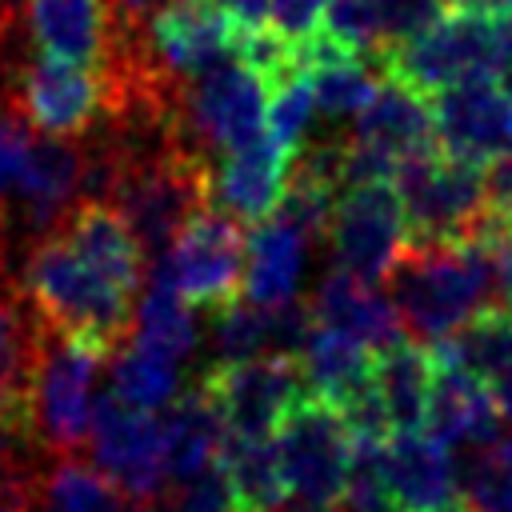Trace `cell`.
Returning a JSON list of instances; mask_svg holds the SVG:
<instances>
[{
  "label": "cell",
  "mask_w": 512,
  "mask_h": 512,
  "mask_svg": "<svg viewBox=\"0 0 512 512\" xmlns=\"http://www.w3.org/2000/svg\"><path fill=\"white\" fill-rule=\"evenodd\" d=\"M392 184L404 204L408 244L464 240L484 216V168L464 164L440 148L400 164Z\"/></svg>",
  "instance_id": "cell-7"
},
{
  "label": "cell",
  "mask_w": 512,
  "mask_h": 512,
  "mask_svg": "<svg viewBox=\"0 0 512 512\" xmlns=\"http://www.w3.org/2000/svg\"><path fill=\"white\" fill-rule=\"evenodd\" d=\"M160 436H164V468H168V480L176 484L220 460L224 424L200 384L172 404L168 420H160Z\"/></svg>",
  "instance_id": "cell-27"
},
{
  "label": "cell",
  "mask_w": 512,
  "mask_h": 512,
  "mask_svg": "<svg viewBox=\"0 0 512 512\" xmlns=\"http://www.w3.org/2000/svg\"><path fill=\"white\" fill-rule=\"evenodd\" d=\"M348 148H352V180H372V176L392 180L400 164L436 148L432 96L404 80L384 76L376 96L356 112Z\"/></svg>",
  "instance_id": "cell-11"
},
{
  "label": "cell",
  "mask_w": 512,
  "mask_h": 512,
  "mask_svg": "<svg viewBox=\"0 0 512 512\" xmlns=\"http://www.w3.org/2000/svg\"><path fill=\"white\" fill-rule=\"evenodd\" d=\"M428 352H432V388H428L424 428L436 440H444L448 448L488 444L500 432V424H504L500 412H496V404L488 400V392L460 364H452L436 348H428Z\"/></svg>",
  "instance_id": "cell-22"
},
{
  "label": "cell",
  "mask_w": 512,
  "mask_h": 512,
  "mask_svg": "<svg viewBox=\"0 0 512 512\" xmlns=\"http://www.w3.org/2000/svg\"><path fill=\"white\" fill-rule=\"evenodd\" d=\"M36 512H124V496L100 468L64 452L40 468Z\"/></svg>",
  "instance_id": "cell-30"
},
{
  "label": "cell",
  "mask_w": 512,
  "mask_h": 512,
  "mask_svg": "<svg viewBox=\"0 0 512 512\" xmlns=\"http://www.w3.org/2000/svg\"><path fill=\"white\" fill-rule=\"evenodd\" d=\"M80 176H84V144H76L68 136H48V140L32 144L28 168L12 192L20 224L32 240L40 232H48L76 204Z\"/></svg>",
  "instance_id": "cell-20"
},
{
  "label": "cell",
  "mask_w": 512,
  "mask_h": 512,
  "mask_svg": "<svg viewBox=\"0 0 512 512\" xmlns=\"http://www.w3.org/2000/svg\"><path fill=\"white\" fill-rule=\"evenodd\" d=\"M244 228L224 208H200L156 256V268L196 308H228L244 292Z\"/></svg>",
  "instance_id": "cell-8"
},
{
  "label": "cell",
  "mask_w": 512,
  "mask_h": 512,
  "mask_svg": "<svg viewBox=\"0 0 512 512\" xmlns=\"http://www.w3.org/2000/svg\"><path fill=\"white\" fill-rule=\"evenodd\" d=\"M468 500L480 512H512V436H492L472 448Z\"/></svg>",
  "instance_id": "cell-34"
},
{
  "label": "cell",
  "mask_w": 512,
  "mask_h": 512,
  "mask_svg": "<svg viewBox=\"0 0 512 512\" xmlns=\"http://www.w3.org/2000/svg\"><path fill=\"white\" fill-rule=\"evenodd\" d=\"M452 364H460L496 404L500 420L512 424V312L500 304L480 308L452 336L428 344Z\"/></svg>",
  "instance_id": "cell-21"
},
{
  "label": "cell",
  "mask_w": 512,
  "mask_h": 512,
  "mask_svg": "<svg viewBox=\"0 0 512 512\" xmlns=\"http://www.w3.org/2000/svg\"><path fill=\"white\" fill-rule=\"evenodd\" d=\"M284 176L288 152L268 132H260L256 140L224 152L212 168V204L232 212L240 224H256L268 212H276L284 196Z\"/></svg>",
  "instance_id": "cell-19"
},
{
  "label": "cell",
  "mask_w": 512,
  "mask_h": 512,
  "mask_svg": "<svg viewBox=\"0 0 512 512\" xmlns=\"http://www.w3.org/2000/svg\"><path fill=\"white\" fill-rule=\"evenodd\" d=\"M24 24L40 56L100 72L124 28L112 0H24Z\"/></svg>",
  "instance_id": "cell-16"
},
{
  "label": "cell",
  "mask_w": 512,
  "mask_h": 512,
  "mask_svg": "<svg viewBox=\"0 0 512 512\" xmlns=\"http://www.w3.org/2000/svg\"><path fill=\"white\" fill-rule=\"evenodd\" d=\"M508 56H512V12L456 8V12H440L416 36L388 44L376 56V64L384 76L404 80L432 96L460 80L500 76Z\"/></svg>",
  "instance_id": "cell-3"
},
{
  "label": "cell",
  "mask_w": 512,
  "mask_h": 512,
  "mask_svg": "<svg viewBox=\"0 0 512 512\" xmlns=\"http://www.w3.org/2000/svg\"><path fill=\"white\" fill-rule=\"evenodd\" d=\"M424 512H480V508H476L468 496L456 492V496H448V500H440V504H432V508H424Z\"/></svg>",
  "instance_id": "cell-40"
},
{
  "label": "cell",
  "mask_w": 512,
  "mask_h": 512,
  "mask_svg": "<svg viewBox=\"0 0 512 512\" xmlns=\"http://www.w3.org/2000/svg\"><path fill=\"white\" fill-rule=\"evenodd\" d=\"M180 360L156 352V348H144L136 340H124L116 348V360H112V396L128 408H140V412H156L164 404L176 400V388H180V372H176Z\"/></svg>",
  "instance_id": "cell-31"
},
{
  "label": "cell",
  "mask_w": 512,
  "mask_h": 512,
  "mask_svg": "<svg viewBox=\"0 0 512 512\" xmlns=\"http://www.w3.org/2000/svg\"><path fill=\"white\" fill-rule=\"evenodd\" d=\"M484 212L512 232V148L500 152L484 176Z\"/></svg>",
  "instance_id": "cell-38"
},
{
  "label": "cell",
  "mask_w": 512,
  "mask_h": 512,
  "mask_svg": "<svg viewBox=\"0 0 512 512\" xmlns=\"http://www.w3.org/2000/svg\"><path fill=\"white\" fill-rule=\"evenodd\" d=\"M200 388L212 400L224 436L232 440H268L280 428V420L292 412V404L308 396L304 368L288 352L216 360L200 376Z\"/></svg>",
  "instance_id": "cell-5"
},
{
  "label": "cell",
  "mask_w": 512,
  "mask_h": 512,
  "mask_svg": "<svg viewBox=\"0 0 512 512\" xmlns=\"http://www.w3.org/2000/svg\"><path fill=\"white\" fill-rule=\"evenodd\" d=\"M8 104L36 132L68 136V140L84 136L104 116V96H100L96 72L52 60V56H40V52L12 68Z\"/></svg>",
  "instance_id": "cell-13"
},
{
  "label": "cell",
  "mask_w": 512,
  "mask_h": 512,
  "mask_svg": "<svg viewBox=\"0 0 512 512\" xmlns=\"http://www.w3.org/2000/svg\"><path fill=\"white\" fill-rule=\"evenodd\" d=\"M220 468H224V476L232 484V496L244 512H272L276 504L288 500L272 436L268 440H232V436H224Z\"/></svg>",
  "instance_id": "cell-29"
},
{
  "label": "cell",
  "mask_w": 512,
  "mask_h": 512,
  "mask_svg": "<svg viewBox=\"0 0 512 512\" xmlns=\"http://www.w3.org/2000/svg\"><path fill=\"white\" fill-rule=\"evenodd\" d=\"M372 388L388 416L392 432L424 428L428 388H432V352L420 348L408 332L372 352Z\"/></svg>",
  "instance_id": "cell-25"
},
{
  "label": "cell",
  "mask_w": 512,
  "mask_h": 512,
  "mask_svg": "<svg viewBox=\"0 0 512 512\" xmlns=\"http://www.w3.org/2000/svg\"><path fill=\"white\" fill-rule=\"evenodd\" d=\"M44 320L12 288H0V436L32 444V384Z\"/></svg>",
  "instance_id": "cell-18"
},
{
  "label": "cell",
  "mask_w": 512,
  "mask_h": 512,
  "mask_svg": "<svg viewBox=\"0 0 512 512\" xmlns=\"http://www.w3.org/2000/svg\"><path fill=\"white\" fill-rule=\"evenodd\" d=\"M268 84L240 56L220 60L176 88L172 128L204 156H224L264 132Z\"/></svg>",
  "instance_id": "cell-4"
},
{
  "label": "cell",
  "mask_w": 512,
  "mask_h": 512,
  "mask_svg": "<svg viewBox=\"0 0 512 512\" xmlns=\"http://www.w3.org/2000/svg\"><path fill=\"white\" fill-rule=\"evenodd\" d=\"M508 312H512V296H508Z\"/></svg>",
  "instance_id": "cell-45"
},
{
  "label": "cell",
  "mask_w": 512,
  "mask_h": 512,
  "mask_svg": "<svg viewBox=\"0 0 512 512\" xmlns=\"http://www.w3.org/2000/svg\"><path fill=\"white\" fill-rule=\"evenodd\" d=\"M296 360L304 368L308 392L328 400L336 412L372 384V348H364L360 340H352L336 328H324V324H312Z\"/></svg>",
  "instance_id": "cell-26"
},
{
  "label": "cell",
  "mask_w": 512,
  "mask_h": 512,
  "mask_svg": "<svg viewBox=\"0 0 512 512\" xmlns=\"http://www.w3.org/2000/svg\"><path fill=\"white\" fill-rule=\"evenodd\" d=\"M144 40L164 72L188 80L240 52V24L220 0H168L144 24Z\"/></svg>",
  "instance_id": "cell-15"
},
{
  "label": "cell",
  "mask_w": 512,
  "mask_h": 512,
  "mask_svg": "<svg viewBox=\"0 0 512 512\" xmlns=\"http://www.w3.org/2000/svg\"><path fill=\"white\" fill-rule=\"evenodd\" d=\"M4 228H8V220H4V204H0V272H4Z\"/></svg>",
  "instance_id": "cell-44"
},
{
  "label": "cell",
  "mask_w": 512,
  "mask_h": 512,
  "mask_svg": "<svg viewBox=\"0 0 512 512\" xmlns=\"http://www.w3.org/2000/svg\"><path fill=\"white\" fill-rule=\"evenodd\" d=\"M128 340H136L144 348H156L172 360H184L196 344V324L188 316V300L176 292V284L160 268H152V280H148V288L136 304Z\"/></svg>",
  "instance_id": "cell-28"
},
{
  "label": "cell",
  "mask_w": 512,
  "mask_h": 512,
  "mask_svg": "<svg viewBox=\"0 0 512 512\" xmlns=\"http://www.w3.org/2000/svg\"><path fill=\"white\" fill-rule=\"evenodd\" d=\"M272 512H340V504H316V500H296V504H276Z\"/></svg>",
  "instance_id": "cell-41"
},
{
  "label": "cell",
  "mask_w": 512,
  "mask_h": 512,
  "mask_svg": "<svg viewBox=\"0 0 512 512\" xmlns=\"http://www.w3.org/2000/svg\"><path fill=\"white\" fill-rule=\"evenodd\" d=\"M32 132L36 128L4 100L0 104V204L16 192V184L28 168V156H32V144H36Z\"/></svg>",
  "instance_id": "cell-36"
},
{
  "label": "cell",
  "mask_w": 512,
  "mask_h": 512,
  "mask_svg": "<svg viewBox=\"0 0 512 512\" xmlns=\"http://www.w3.org/2000/svg\"><path fill=\"white\" fill-rule=\"evenodd\" d=\"M460 8H484V12H512V0H452Z\"/></svg>",
  "instance_id": "cell-42"
},
{
  "label": "cell",
  "mask_w": 512,
  "mask_h": 512,
  "mask_svg": "<svg viewBox=\"0 0 512 512\" xmlns=\"http://www.w3.org/2000/svg\"><path fill=\"white\" fill-rule=\"evenodd\" d=\"M304 244L308 236L280 212H268L264 220H256L244 244V300L264 308L292 300L304 268Z\"/></svg>",
  "instance_id": "cell-24"
},
{
  "label": "cell",
  "mask_w": 512,
  "mask_h": 512,
  "mask_svg": "<svg viewBox=\"0 0 512 512\" xmlns=\"http://www.w3.org/2000/svg\"><path fill=\"white\" fill-rule=\"evenodd\" d=\"M308 312H312V324L336 328V332L360 340L372 352L392 344L396 336H404L396 304L388 296H380L376 284H368V280H360V276H352L344 268H332L320 280Z\"/></svg>",
  "instance_id": "cell-23"
},
{
  "label": "cell",
  "mask_w": 512,
  "mask_h": 512,
  "mask_svg": "<svg viewBox=\"0 0 512 512\" xmlns=\"http://www.w3.org/2000/svg\"><path fill=\"white\" fill-rule=\"evenodd\" d=\"M432 128L440 152L488 168L500 152L512 148V100L496 76L448 84L432 92Z\"/></svg>",
  "instance_id": "cell-14"
},
{
  "label": "cell",
  "mask_w": 512,
  "mask_h": 512,
  "mask_svg": "<svg viewBox=\"0 0 512 512\" xmlns=\"http://www.w3.org/2000/svg\"><path fill=\"white\" fill-rule=\"evenodd\" d=\"M316 36H324L336 48H348V52L376 60L384 52V24H380L376 0H328Z\"/></svg>",
  "instance_id": "cell-35"
},
{
  "label": "cell",
  "mask_w": 512,
  "mask_h": 512,
  "mask_svg": "<svg viewBox=\"0 0 512 512\" xmlns=\"http://www.w3.org/2000/svg\"><path fill=\"white\" fill-rule=\"evenodd\" d=\"M400 324L412 340L436 344L452 336L480 308L496 304V276L488 248L476 236L440 244H404L388 280Z\"/></svg>",
  "instance_id": "cell-2"
},
{
  "label": "cell",
  "mask_w": 512,
  "mask_h": 512,
  "mask_svg": "<svg viewBox=\"0 0 512 512\" xmlns=\"http://www.w3.org/2000/svg\"><path fill=\"white\" fill-rule=\"evenodd\" d=\"M220 4L240 28H264L268 24V0H220Z\"/></svg>",
  "instance_id": "cell-39"
},
{
  "label": "cell",
  "mask_w": 512,
  "mask_h": 512,
  "mask_svg": "<svg viewBox=\"0 0 512 512\" xmlns=\"http://www.w3.org/2000/svg\"><path fill=\"white\" fill-rule=\"evenodd\" d=\"M328 236H332L336 268L368 284H384L408 244L404 204L396 184L388 176L344 184L328 216Z\"/></svg>",
  "instance_id": "cell-10"
},
{
  "label": "cell",
  "mask_w": 512,
  "mask_h": 512,
  "mask_svg": "<svg viewBox=\"0 0 512 512\" xmlns=\"http://www.w3.org/2000/svg\"><path fill=\"white\" fill-rule=\"evenodd\" d=\"M376 480L388 500L408 512H424L448 496H456V464L452 448L436 440L428 428L392 432L372 448Z\"/></svg>",
  "instance_id": "cell-17"
},
{
  "label": "cell",
  "mask_w": 512,
  "mask_h": 512,
  "mask_svg": "<svg viewBox=\"0 0 512 512\" xmlns=\"http://www.w3.org/2000/svg\"><path fill=\"white\" fill-rule=\"evenodd\" d=\"M276 460L284 472V488L296 500L340 504L352 476L356 436L348 420L320 396H300L292 412L272 432Z\"/></svg>",
  "instance_id": "cell-6"
},
{
  "label": "cell",
  "mask_w": 512,
  "mask_h": 512,
  "mask_svg": "<svg viewBox=\"0 0 512 512\" xmlns=\"http://www.w3.org/2000/svg\"><path fill=\"white\" fill-rule=\"evenodd\" d=\"M312 116H316V96H312V80H308V72L300 64L296 72H288L284 80H276L268 88V100H264V132L292 156L304 144Z\"/></svg>",
  "instance_id": "cell-32"
},
{
  "label": "cell",
  "mask_w": 512,
  "mask_h": 512,
  "mask_svg": "<svg viewBox=\"0 0 512 512\" xmlns=\"http://www.w3.org/2000/svg\"><path fill=\"white\" fill-rule=\"evenodd\" d=\"M92 456L96 468L136 504H152L160 500L164 484H168V468H164V436H160V420L152 412L128 408L120 404L112 392L96 396L92 404Z\"/></svg>",
  "instance_id": "cell-12"
},
{
  "label": "cell",
  "mask_w": 512,
  "mask_h": 512,
  "mask_svg": "<svg viewBox=\"0 0 512 512\" xmlns=\"http://www.w3.org/2000/svg\"><path fill=\"white\" fill-rule=\"evenodd\" d=\"M24 292L52 332L96 348L104 360L116 356V348L132 336L136 292L92 268L60 228H48L32 240L24 260Z\"/></svg>",
  "instance_id": "cell-1"
},
{
  "label": "cell",
  "mask_w": 512,
  "mask_h": 512,
  "mask_svg": "<svg viewBox=\"0 0 512 512\" xmlns=\"http://www.w3.org/2000/svg\"><path fill=\"white\" fill-rule=\"evenodd\" d=\"M104 356L44 324L36 384H32V444L56 456L76 452L92 432V380Z\"/></svg>",
  "instance_id": "cell-9"
},
{
  "label": "cell",
  "mask_w": 512,
  "mask_h": 512,
  "mask_svg": "<svg viewBox=\"0 0 512 512\" xmlns=\"http://www.w3.org/2000/svg\"><path fill=\"white\" fill-rule=\"evenodd\" d=\"M496 84H500V88H504V96L512 100V56H508V64L500 68V76H496Z\"/></svg>",
  "instance_id": "cell-43"
},
{
  "label": "cell",
  "mask_w": 512,
  "mask_h": 512,
  "mask_svg": "<svg viewBox=\"0 0 512 512\" xmlns=\"http://www.w3.org/2000/svg\"><path fill=\"white\" fill-rule=\"evenodd\" d=\"M328 0H268V28L276 36H284L288 44L304 48L324 20Z\"/></svg>",
  "instance_id": "cell-37"
},
{
  "label": "cell",
  "mask_w": 512,
  "mask_h": 512,
  "mask_svg": "<svg viewBox=\"0 0 512 512\" xmlns=\"http://www.w3.org/2000/svg\"><path fill=\"white\" fill-rule=\"evenodd\" d=\"M216 352L220 360H240V356H260L276 352V312L272 304H252L236 300L216 312Z\"/></svg>",
  "instance_id": "cell-33"
}]
</instances>
